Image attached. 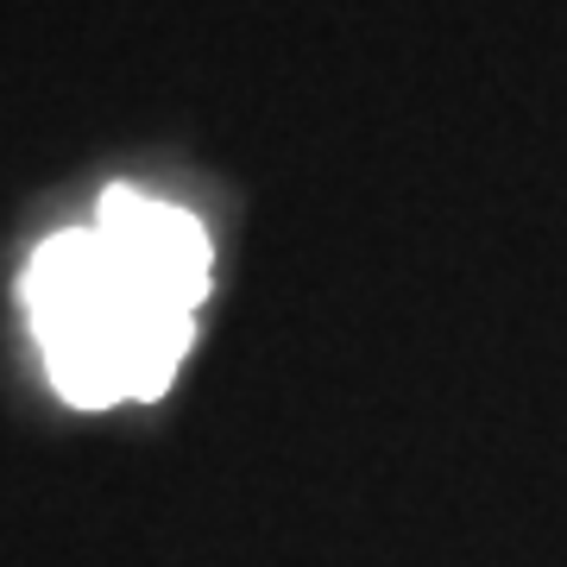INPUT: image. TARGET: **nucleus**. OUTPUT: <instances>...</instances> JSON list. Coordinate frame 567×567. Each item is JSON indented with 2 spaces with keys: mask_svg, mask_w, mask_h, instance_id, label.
Returning a JSON list of instances; mask_svg holds the SVG:
<instances>
[{
  "mask_svg": "<svg viewBox=\"0 0 567 567\" xmlns=\"http://www.w3.org/2000/svg\"><path fill=\"white\" fill-rule=\"evenodd\" d=\"M203 290V221L140 189H107L95 227L58 234L25 271L44 365L82 410L158 398L196 334Z\"/></svg>",
  "mask_w": 567,
  "mask_h": 567,
  "instance_id": "1",
  "label": "nucleus"
}]
</instances>
